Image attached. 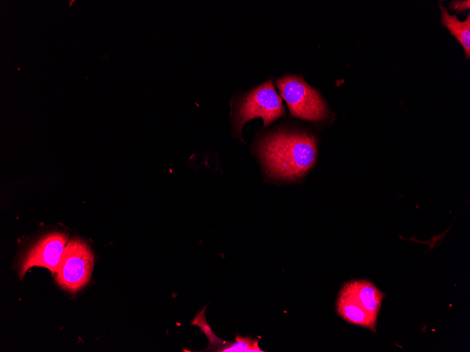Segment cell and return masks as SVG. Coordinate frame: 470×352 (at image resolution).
Wrapping results in <instances>:
<instances>
[{"mask_svg":"<svg viewBox=\"0 0 470 352\" xmlns=\"http://www.w3.org/2000/svg\"><path fill=\"white\" fill-rule=\"evenodd\" d=\"M256 149L267 175L282 180L303 176L317 156L315 138L305 133L273 132L261 138Z\"/></svg>","mask_w":470,"mask_h":352,"instance_id":"obj_1","label":"cell"},{"mask_svg":"<svg viewBox=\"0 0 470 352\" xmlns=\"http://www.w3.org/2000/svg\"><path fill=\"white\" fill-rule=\"evenodd\" d=\"M284 114L281 98L272 80H267L237 101L234 114L233 135L241 138L242 127L250 119L261 117L264 126H267Z\"/></svg>","mask_w":470,"mask_h":352,"instance_id":"obj_2","label":"cell"},{"mask_svg":"<svg viewBox=\"0 0 470 352\" xmlns=\"http://www.w3.org/2000/svg\"><path fill=\"white\" fill-rule=\"evenodd\" d=\"M259 339L250 336L237 335L234 341H226L219 352H262L258 346Z\"/></svg>","mask_w":470,"mask_h":352,"instance_id":"obj_10","label":"cell"},{"mask_svg":"<svg viewBox=\"0 0 470 352\" xmlns=\"http://www.w3.org/2000/svg\"><path fill=\"white\" fill-rule=\"evenodd\" d=\"M450 5L452 10L463 11L469 8V1H452Z\"/></svg>","mask_w":470,"mask_h":352,"instance_id":"obj_11","label":"cell"},{"mask_svg":"<svg viewBox=\"0 0 470 352\" xmlns=\"http://www.w3.org/2000/svg\"><path fill=\"white\" fill-rule=\"evenodd\" d=\"M94 255L88 245L80 238L70 240L60 259L56 280L64 289L75 292L89 282Z\"/></svg>","mask_w":470,"mask_h":352,"instance_id":"obj_4","label":"cell"},{"mask_svg":"<svg viewBox=\"0 0 470 352\" xmlns=\"http://www.w3.org/2000/svg\"><path fill=\"white\" fill-rule=\"evenodd\" d=\"M442 22L462 46L467 58L470 56V15L460 21L456 15H450L446 8L440 4Z\"/></svg>","mask_w":470,"mask_h":352,"instance_id":"obj_8","label":"cell"},{"mask_svg":"<svg viewBox=\"0 0 470 352\" xmlns=\"http://www.w3.org/2000/svg\"><path fill=\"white\" fill-rule=\"evenodd\" d=\"M206 308V306H204L197 313L193 319L190 322V325L198 327L205 335L208 341V348L205 351L219 352L226 341L218 337L208 324L205 316Z\"/></svg>","mask_w":470,"mask_h":352,"instance_id":"obj_9","label":"cell"},{"mask_svg":"<svg viewBox=\"0 0 470 352\" xmlns=\"http://www.w3.org/2000/svg\"><path fill=\"white\" fill-rule=\"evenodd\" d=\"M68 238L67 235L55 232L39 240L24 259L20 266V278L22 279L32 266L45 267L53 274L56 273Z\"/></svg>","mask_w":470,"mask_h":352,"instance_id":"obj_5","label":"cell"},{"mask_svg":"<svg viewBox=\"0 0 470 352\" xmlns=\"http://www.w3.org/2000/svg\"><path fill=\"white\" fill-rule=\"evenodd\" d=\"M364 309L376 318L383 294L370 282L355 280L343 286Z\"/></svg>","mask_w":470,"mask_h":352,"instance_id":"obj_7","label":"cell"},{"mask_svg":"<svg viewBox=\"0 0 470 352\" xmlns=\"http://www.w3.org/2000/svg\"><path fill=\"white\" fill-rule=\"evenodd\" d=\"M276 83L292 116L313 122L325 119L327 108L324 101L302 77L284 76L278 79Z\"/></svg>","mask_w":470,"mask_h":352,"instance_id":"obj_3","label":"cell"},{"mask_svg":"<svg viewBox=\"0 0 470 352\" xmlns=\"http://www.w3.org/2000/svg\"><path fill=\"white\" fill-rule=\"evenodd\" d=\"M337 311L348 322L375 330L376 318L368 313L344 287L337 301Z\"/></svg>","mask_w":470,"mask_h":352,"instance_id":"obj_6","label":"cell"}]
</instances>
